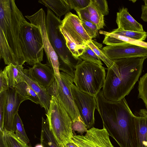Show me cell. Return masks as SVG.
Returning <instances> with one entry per match:
<instances>
[{"instance_id":"d590c367","label":"cell","mask_w":147,"mask_h":147,"mask_svg":"<svg viewBox=\"0 0 147 147\" xmlns=\"http://www.w3.org/2000/svg\"><path fill=\"white\" fill-rule=\"evenodd\" d=\"M72 129L73 133L74 131H77L81 135L86 132L87 130L82 119L72 121Z\"/></svg>"},{"instance_id":"ac0fdd59","label":"cell","mask_w":147,"mask_h":147,"mask_svg":"<svg viewBox=\"0 0 147 147\" xmlns=\"http://www.w3.org/2000/svg\"><path fill=\"white\" fill-rule=\"evenodd\" d=\"M135 116L138 147H147V110H140Z\"/></svg>"},{"instance_id":"7402d4cb","label":"cell","mask_w":147,"mask_h":147,"mask_svg":"<svg viewBox=\"0 0 147 147\" xmlns=\"http://www.w3.org/2000/svg\"><path fill=\"white\" fill-rule=\"evenodd\" d=\"M40 144L43 147H60L50 130L47 119L42 117Z\"/></svg>"},{"instance_id":"1f68e13d","label":"cell","mask_w":147,"mask_h":147,"mask_svg":"<svg viewBox=\"0 0 147 147\" xmlns=\"http://www.w3.org/2000/svg\"><path fill=\"white\" fill-rule=\"evenodd\" d=\"M70 10L76 11L85 8L89 4L90 0H66Z\"/></svg>"},{"instance_id":"2e32d148","label":"cell","mask_w":147,"mask_h":147,"mask_svg":"<svg viewBox=\"0 0 147 147\" xmlns=\"http://www.w3.org/2000/svg\"><path fill=\"white\" fill-rule=\"evenodd\" d=\"M24 78L25 81L31 88L39 99L40 105L44 108L46 113L48 110L52 96L47 90L37 82L30 75L28 69H24Z\"/></svg>"},{"instance_id":"74e56055","label":"cell","mask_w":147,"mask_h":147,"mask_svg":"<svg viewBox=\"0 0 147 147\" xmlns=\"http://www.w3.org/2000/svg\"><path fill=\"white\" fill-rule=\"evenodd\" d=\"M144 4L142 5V14L141 18L144 22H147V1H144Z\"/></svg>"},{"instance_id":"ab89813d","label":"cell","mask_w":147,"mask_h":147,"mask_svg":"<svg viewBox=\"0 0 147 147\" xmlns=\"http://www.w3.org/2000/svg\"><path fill=\"white\" fill-rule=\"evenodd\" d=\"M65 147H78L72 142H70L67 144Z\"/></svg>"},{"instance_id":"ba28073f","label":"cell","mask_w":147,"mask_h":147,"mask_svg":"<svg viewBox=\"0 0 147 147\" xmlns=\"http://www.w3.org/2000/svg\"><path fill=\"white\" fill-rule=\"evenodd\" d=\"M60 29L72 55L79 58L87 42L92 39L83 28L78 16L70 12L66 14L62 20Z\"/></svg>"},{"instance_id":"8fae6325","label":"cell","mask_w":147,"mask_h":147,"mask_svg":"<svg viewBox=\"0 0 147 147\" xmlns=\"http://www.w3.org/2000/svg\"><path fill=\"white\" fill-rule=\"evenodd\" d=\"M46 14L44 10L41 8L36 12L25 17L30 23L38 27L42 36L44 50L46 53V64L53 69L55 75L60 76L59 67L60 64L58 55L52 47L48 38L45 28Z\"/></svg>"},{"instance_id":"ffe728a7","label":"cell","mask_w":147,"mask_h":147,"mask_svg":"<svg viewBox=\"0 0 147 147\" xmlns=\"http://www.w3.org/2000/svg\"><path fill=\"white\" fill-rule=\"evenodd\" d=\"M24 67L12 63L7 65L3 70L8 77L9 88H14L19 83L25 82L24 78Z\"/></svg>"},{"instance_id":"f35d334b","label":"cell","mask_w":147,"mask_h":147,"mask_svg":"<svg viewBox=\"0 0 147 147\" xmlns=\"http://www.w3.org/2000/svg\"><path fill=\"white\" fill-rule=\"evenodd\" d=\"M0 147H9L6 140L4 131H0Z\"/></svg>"},{"instance_id":"4dcf8cb0","label":"cell","mask_w":147,"mask_h":147,"mask_svg":"<svg viewBox=\"0 0 147 147\" xmlns=\"http://www.w3.org/2000/svg\"><path fill=\"white\" fill-rule=\"evenodd\" d=\"M81 21L83 28L91 39L96 37L98 30L97 26L89 21L84 20Z\"/></svg>"},{"instance_id":"6da1fadb","label":"cell","mask_w":147,"mask_h":147,"mask_svg":"<svg viewBox=\"0 0 147 147\" xmlns=\"http://www.w3.org/2000/svg\"><path fill=\"white\" fill-rule=\"evenodd\" d=\"M96 109L102 119L103 127L120 147H138L134 119L124 98L115 102L106 99L102 90L95 96Z\"/></svg>"},{"instance_id":"8d00e7d4","label":"cell","mask_w":147,"mask_h":147,"mask_svg":"<svg viewBox=\"0 0 147 147\" xmlns=\"http://www.w3.org/2000/svg\"><path fill=\"white\" fill-rule=\"evenodd\" d=\"M80 20L90 22L89 11L88 6L83 9L76 11Z\"/></svg>"},{"instance_id":"484cf974","label":"cell","mask_w":147,"mask_h":147,"mask_svg":"<svg viewBox=\"0 0 147 147\" xmlns=\"http://www.w3.org/2000/svg\"><path fill=\"white\" fill-rule=\"evenodd\" d=\"M88 7L90 13V22L95 24L98 30L103 28L105 25L104 16L94 6L91 0Z\"/></svg>"},{"instance_id":"3957f363","label":"cell","mask_w":147,"mask_h":147,"mask_svg":"<svg viewBox=\"0 0 147 147\" xmlns=\"http://www.w3.org/2000/svg\"><path fill=\"white\" fill-rule=\"evenodd\" d=\"M142 57H132L113 60L119 71L117 76L113 71L107 68V76L102 90L107 100L115 102L127 95L140 76L144 61Z\"/></svg>"},{"instance_id":"44dd1931","label":"cell","mask_w":147,"mask_h":147,"mask_svg":"<svg viewBox=\"0 0 147 147\" xmlns=\"http://www.w3.org/2000/svg\"><path fill=\"white\" fill-rule=\"evenodd\" d=\"M38 2L52 10L60 19L61 16L70 12V9L66 0H39Z\"/></svg>"},{"instance_id":"4fadbf2b","label":"cell","mask_w":147,"mask_h":147,"mask_svg":"<svg viewBox=\"0 0 147 147\" xmlns=\"http://www.w3.org/2000/svg\"><path fill=\"white\" fill-rule=\"evenodd\" d=\"M102 50L112 61L132 57L147 58V48L127 42L117 45L106 46Z\"/></svg>"},{"instance_id":"7c38bea8","label":"cell","mask_w":147,"mask_h":147,"mask_svg":"<svg viewBox=\"0 0 147 147\" xmlns=\"http://www.w3.org/2000/svg\"><path fill=\"white\" fill-rule=\"evenodd\" d=\"M71 141L78 147H114L104 127L100 129L93 127L84 135H74Z\"/></svg>"},{"instance_id":"603a6c76","label":"cell","mask_w":147,"mask_h":147,"mask_svg":"<svg viewBox=\"0 0 147 147\" xmlns=\"http://www.w3.org/2000/svg\"><path fill=\"white\" fill-rule=\"evenodd\" d=\"M96 42L92 40H88L86 44L95 52L99 59L102 60L108 68L111 69L116 75L119 73L117 65L113 61L109 59L104 53L100 48V45L95 43Z\"/></svg>"},{"instance_id":"f546056e","label":"cell","mask_w":147,"mask_h":147,"mask_svg":"<svg viewBox=\"0 0 147 147\" xmlns=\"http://www.w3.org/2000/svg\"><path fill=\"white\" fill-rule=\"evenodd\" d=\"M138 89V98L142 99L147 110V73L140 78Z\"/></svg>"},{"instance_id":"52a82bcc","label":"cell","mask_w":147,"mask_h":147,"mask_svg":"<svg viewBox=\"0 0 147 147\" xmlns=\"http://www.w3.org/2000/svg\"><path fill=\"white\" fill-rule=\"evenodd\" d=\"M19 40L27 64L33 66L43 60L44 47L41 33L38 27L26 20L22 22Z\"/></svg>"},{"instance_id":"cb8c5ba5","label":"cell","mask_w":147,"mask_h":147,"mask_svg":"<svg viewBox=\"0 0 147 147\" xmlns=\"http://www.w3.org/2000/svg\"><path fill=\"white\" fill-rule=\"evenodd\" d=\"M15 88L18 93L27 100L40 105V101L37 95L25 82L20 83Z\"/></svg>"},{"instance_id":"30bf717a","label":"cell","mask_w":147,"mask_h":147,"mask_svg":"<svg viewBox=\"0 0 147 147\" xmlns=\"http://www.w3.org/2000/svg\"><path fill=\"white\" fill-rule=\"evenodd\" d=\"M71 90L80 116L88 130L94 124V111L97 107L95 96L80 90L73 83L71 85Z\"/></svg>"},{"instance_id":"277c9868","label":"cell","mask_w":147,"mask_h":147,"mask_svg":"<svg viewBox=\"0 0 147 147\" xmlns=\"http://www.w3.org/2000/svg\"><path fill=\"white\" fill-rule=\"evenodd\" d=\"M62 20L47 9L45 28L49 40L59 58V69L74 78L77 66L82 60L74 57L67 47L60 26Z\"/></svg>"},{"instance_id":"5b68a950","label":"cell","mask_w":147,"mask_h":147,"mask_svg":"<svg viewBox=\"0 0 147 147\" xmlns=\"http://www.w3.org/2000/svg\"><path fill=\"white\" fill-rule=\"evenodd\" d=\"M49 109L46 113L49 128L60 147H65L71 142L74 134L72 121L68 113L53 96Z\"/></svg>"},{"instance_id":"83f0119b","label":"cell","mask_w":147,"mask_h":147,"mask_svg":"<svg viewBox=\"0 0 147 147\" xmlns=\"http://www.w3.org/2000/svg\"><path fill=\"white\" fill-rule=\"evenodd\" d=\"M111 32L123 36L141 41L145 40L147 36V33L145 31L138 32L124 31L117 28L113 30Z\"/></svg>"},{"instance_id":"d6a6232c","label":"cell","mask_w":147,"mask_h":147,"mask_svg":"<svg viewBox=\"0 0 147 147\" xmlns=\"http://www.w3.org/2000/svg\"><path fill=\"white\" fill-rule=\"evenodd\" d=\"M97 10L104 16L108 14L109 9L107 1L106 0H91Z\"/></svg>"},{"instance_id":"e0dca14e","label":"cell","mask_w":147,"mask_h":147,"mask_svg":"<svg viewBox=\"0 0 147 147\" xmlns=\"http://www.w3.org/2000/svg\"><path fill=\"white\" fill-rule=\"evenodd\" d=\"M116 22L117 28L120 30L138 32L144 31L142 25L132 17L126 8H122L117 13Z\"/></svg>"},{"instance_id":"7a4b0ae2","label":"cell","mask_w":147,"mask_h":147,"mask_svg":"<svg viewBox=\"0 0 147 147\" xmlns=\"http://www.w3.org/2000/svg\"><path fill=\"white\" fill-rule=\"evenodd\" d=\"M26 20L14 0H0V58L5 65L26 62L19 40L21 24Z\"/></svg>"},{"instance_id":"5bb4252c","label":"cell","mask_w":147,"mask_h":147,"mask_svg":"<svg viewBox=\"0 0 147 147\" xmlns=\"http://www.w3.org/2000/svg\"><path fill=\"white\" fill-rule=\"evenodd\" d=\"M6 100L4 118V129L13 131L16 115L18 113L21 103L27 100L17 92L15 88H9L6 90Z\"/></svg>"},{"instance_id":"d4e9b609","label":"cell","mask_w":147,"mask_h":147,"mask_svg":"<svg viewBox=\"0 0 147 147\" xmlns=\"http://www.w3.org/2000/svg\"><path fill=\"white\" fill-rule=\"evenodd\" d=\"M13 132L23 141L30 145V141L24 129L23 124L18 113L15 115L13 124Z\"/></svg>"},{"instance_id":"8992f818","label":"cell","mask_w":147,"mask_h":147,"mask_svg":"<svg viewBox=\"0 0 147 147\" xmlns=\"http://www.w3.org/2000/svg\"><path fill=\"white\" fill-rule=\"evenodd\" d=\"M105 78L103 66L82 61L76 67L74 82L80 90L95 96L103 88Z\"/></svg>"},{"instance_id":"9a60e30c","label":"cell","mask_w":147,"mask_h":147,"mask_svg":"<svg viewBox=\"0 0 147 147\" xmlns=\"http://www.w3.org/2000/svg\"><path fill=\"white\" fill-rule=\"evenodd\" d=\"M28 70L32 78L47 90L55 80L53 70L46 64L37 63Z\"/></svg>"},{"instance_id":"d6986e66","label":"cell","mask_w":147,"mask_h":147,"mask_svg":"<svg viewBox=\"0 0 147 147\" xmlns=\"http://www.w3.org/2000/svg\"><path fill=\"white\" fill-rule=\"evenodd\" d=\"M99 33L104 35L103 43L107 46H115L127 42L147 48V42L139 41L123 36L116 34L103 30H100Z\"/></svg>"},{"instance_id":"836d02e7","label":"cell","mask_w":147,"mask_h":147,"mask_svg":"<svg viewBox=\"0 0 147 147\" xmlns=\"http://www.w3.org/2000/svg\"><path fill=\"white\" fill-rule=\"evenodd\" d=\"M5 91L0 92V131L4 130V118L6 100Z\"/></svg>"},{"instance_id":"9c48e42d","label":"cell","mask_w":147,"mask_h":147,"mask_svg":"<svg viewBox=\"0 0 147 147\" xmlns=\"http://www.w3.org/2000/svg\"><path fill=\"white\" fill-rule=\"evenodd\" d=\"M60 76L55 75V80L48 89L49 94L55 97L65 109L72 121L82 119L74 103L71 90L74 78L67 73L60 72Z\"/></svg>"},{"instance_id":"e575fe53","label":"cell","mask_w":147,"mask_h":147,"mask_svg":"<svg viewBox=\"0 0 147 147\" xmlns=\"http://www.w3.org/2000/svg\"><path fill=\"white\" fill-rule=\"evenodd\" d=\"M9 88V80L7 75L3 70L0 74V92L5 91Z\"/></svg>"},{"instance_id":"f1b7e54d","label":"cell","mask_w":147,"mask_h":147,"mask_svg":"<svg viewBox=\"0 0 147 147\" xmlns=\"http://www.w3.org/2000/svg\"><path fill=\"white\" fill-rule=\"evenodd\" d=\"M79 58L85 61L92 62L101 66L103 65L101 60L87 45Z\"/></svg>"},{"instance_id":"60d3db41","label":"cell","mask_w":147,"mask_h":147,"mask_svg":"<svg viewBox=\"0 0 147 147\" xmlns=\"http://www.w3.org/2000/svg\"><path fill=\"white\" fill-rule=\"evenodd\" d=\"M34 147H43L41 144L36 145Z\"/></svg>"},{"instance_id":"4316f807","label":"cell","mask_w":147,"mask_h":147,"mask_svg":"<svg viewBox=\"0 0 147 147\" xmlns=\"http://www.w3.org/2000/svg\"><path fill=\"white\" fill-rule=\"evenodd\" d=\"M3 131L9 147H32L18 138L13 131L4 129Z\"/></svg>"}]
</instances>
